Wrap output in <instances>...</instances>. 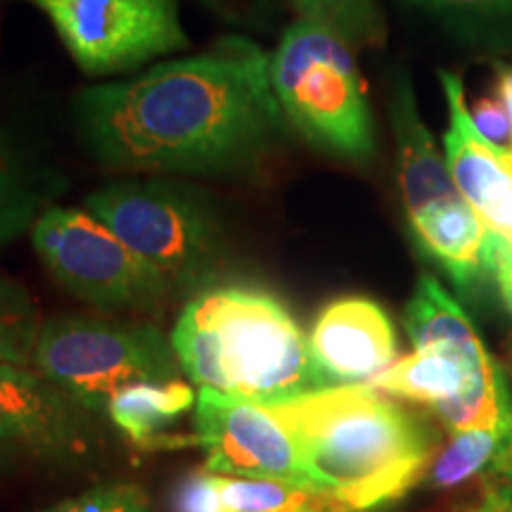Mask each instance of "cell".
I'll return each mask as SVG.
<instances>
[{"instance_id":"6da1fadb","label":"cell","mask_w":512,"mask_h":512,"mask_svg":"<svg viewBox=\"0 0 512 512\" xmlns=\"http://www.w3.org/2000/svg\"><path fill=\"white\" fill-rule=\"evenodd\" d=\"M74 119L100 164L181 176L254 169L285 126L271 55L245 38L88 88L74 100Z\"/></svg>"},{"instance_id":"7a4b0ae2","label":"cell","mask_w":512,"mask_h":512,"mask_svg":"<svg viewBox=\"0 0 512 512\" xmlns=\"http://www.w3.org/2000/svg\"><path fill=\"white\" fill-rule=\"evenodd\" d=\"M266 408L292 437L311 484L349 512L401 498L437 451L425 425L373 384H337Z\"/></svg>"},{"instance_id":"3957f363","label":"cell","mask_w":512,"mask_h":512,"mask_svg":"<svg viewBox=\"0 0 512 512\" xmlns=\"http://www.w3.org/2000/svg\"><path fill=\"white\" fill-rule=\"evenodd\" d=\"M171 342L192 382L259 406L330 387L297 320L280 299L261 290L211 287L195 294Z\"/></svg>"},{"instance_id":"277c9868","label":"cell","mask_w":512,"mask_h":512,"mask_svg":"<svg viewBox=\"0 0 512 512\" xmlns=\"http://www.w3.org/2000/svg\"><path fill=\"white\" fill-rule=\"evenodd\" d=\"M86 211L143 256L176 297L219 287L230 247L200 190L159 178L107 183L86 197Z\"/></svg>"},{"instance_id":"5b68a950","label":"cell","mask_w":512,"mask_h":512,"mask_svg":"<svg viewBox=\"0 0 512 512\" xmlns=\"http://www.w3.org/2000/svg\"><path fill=\"white\" fill-rule=\"evenodd\" d=\"M271 83L285 121L332 155L368 159L373 117L351 43L323 24L297 19L271 55Z\"/></svg>"},{"instance_id":"8992f818","label":"cell","mask_w":512,"mask_h":512,"mask_svg":"<svg viewBox=\"0 0 512 512\" xmlns=\"http://www.w3.org/2000/svg\"><path fill=\"white\" fill-rule=\"evenodd\" d=\"M31 366L95 415L131 384L181 380L174 342L157 325L55 316L38 332Z\"/></svg>"},{"instance_id":"52a82bcc","label":"cell","mask_w":512,"mask_h":512,"mask_svg":"<svg viewBox=\"0 0 512 512\" xmlns=\"http://www.w3.org/2000/svg\"><path fill=\"white\" fill-rule=\"evenodd\" d=\"M31 242L57 283L100 311L157 313L176 297L143 256L86 209L48 207Z\"/></svg>"},{"instance_id":"ba28073f","label":"cell","mask_w":512,"mask_h":512,"mask_svg":"<svg viewBox=\"0 0 512 512\" xmlns=\"http://www.w3.org/2000/svg\"><path fill=\"white\" fill-rule=\"evenodd\" d=\"M36 5L76 67L112 76L188 46L178 0H27Z\"/></svg>"},{"instance_id":"9c48e42d","label":"cell","mask_w":512,"mask_h":512,"mask_svg":"<svg viewBox=\"0 0 512 512\" xmlns=\"http://www.w3.org/2000/svg\"><path fill=\"white\" fill-rule=\"evenodd\" d=\"M195 439L207 451V470L216 475L311 484L290 434L254 401L200 387Z\"/></svg>"},{"instance_id":"30bf717a","label":"cell","mask_w":512,"mask_h":512,"mask_svg":"<svg viewBox=\"0 0 512 512\" xmlns=\"http://www.w3.org/2000/svg\"><path fill=\"white\" fill-rule=\"evenodd\" d=\"M93 411L34 366L0 363V446L74 465L100 444Z\"/></svg>"},{"instance_id":"8fae6325","label":"cell","mask_w":512,"mask_h":512,"mask_svg":"<svg viewBox=\"0 0 512 512\" xmlns=\"http://www.w3.org/2000/svg\"><path fill=\"white\" fill-rule=\"evenodd\" d=\"M309 349L330 387L361 384L394 363V325L373 299L342 297L318 313Z\"/></svg>"},{"instance_id":"7c38bea8","label":"cell","mask_w":512,"mask_h":512,"mask_svg":"<svg viewBox=\"0 0 512 512\" xmlns=\"http://www.w3.org/2000/svg\"><path fill=\"white\" fill-rule=\"evenodd\" d=\"M439 81L448 102V119H451L444 136L446 169L463 200L470 202L484 219L510 192L512 174L505 169L501 147L489 143L472 124L460 76L439 72Z\"/></svg>"},{"instance_id":"4fadbf2b","label":"cell","mask_w":512,"mask_h":512,"mask_svg":"<svg viewBox=\"0 0 512 512\" xmlns=\"http://www.w3.org/2000/svg\"><path fill=\"white\" fill-rule=\"evenodd\" d=\"M389 114L399 147V183L408 219L463 197L448 174L446 159L439 157L430 131L422 124L418 102L406 79L394 83Z\"/></svg>"},{"instance_id":"5bb4252c","label":"cell","mask_w":512,"mask_h":512,"mask_svg":"<svg viewBox=\"0 0 512 512\" xmlns=\"http://www.w3.org/2000/svg\"><path fill=\"white\" fill-rule=\"evenodd\" d=\"M494 366L486 351L472 356L456 349H415L411 356L384 368L370 384L384 394L434 406L463 394Z\"/></svg>"},{"instance_id":"9a60e30c","label":"cell","mask_w":512,"mask_h":512,"mask_svg":"<svg viewBox=\"0 0 512 512\" xmlns=\"http://www.w3.org/2000/svg\"><path fill=\"white\" fill-rule=\"evenodd\" d=\"M197 403V394L183 380L131 384L112 396L107 415L133 444L143 451L197 446L195 434H169L185 413Z\"/></svg>"},{"instance_id":"2e32d148","label":"cell","mask_w":512,"mask_h":512,"mask_svg":"<svg viewBox=\"0 0 512 512\" xmlns=\"http://www.w3.org/2000/svg\"><path fill=\"white\" fill-rule=\"evenodd\" d=\"M408 221L420 245L460 287L475 283L482 268H486V238L491 228L470 202L458 197L411 216Z\"/></svg>"},{"instance_id":"e0dca14e","label":"cell","mask_w":512,"mask_h":512,"mask_svg":"<svg viewBox=\"0 0 512 512\" xmlns=\"http://www.w3.org/2000/svg\"><path fill=\"white\" fill-rule=\"evenodd\" d=\"M403 320L415 349H456L472 356L486 351L470 318L432 275H420Z\"/></svg>"},{"instance_id":"ac0fdd59","label":"cell","mask_w":512,"mask_h":512,"mask_svg":"<svg viewBox=\"0 0 512 512\" xmlns=\"http://www.w3.org/2000/svg\"><path fill=\"white\" fill-rule=\"evenodd\" d=\"M55 192L41 171L0 138V247L34 228Z\"/></svg>"},{"instance_id":"d6986e66","label":"cell","mask_w":512,"mask_h":512,"mask_svg":"<svg viewBox=\"0 0 512 512\" xmlns=\"http://www.w3.org/2000/svg\"><path fill=\"white\" fill-rule=\"evenodd\" d=\"M216 489L226 512H349L325 489L283 479L216 475Z\"/></svg>"},{"instance_id":"ffe728a7","label":"cell","mask_w":512,"mask_h":512,"mask_svg":"<svg viewBox=\"0 0 512 512\" xmlns=\"http://www.w3.org/2000/svg\"><path fill=\"white\" fill-rule=\"evenodd\" d=\"M512 430H467L456 432L427 467V482L437 489H451L467 482L496 458L498 448Z\"/></svg>"},{"instance_id":"44dd1931","label":"cell","mask_w":512,"mask_h":512,"mask_svg":"<svg viewBox=\"0 0 512 512\" xmlns=\"http://www.w3.org/2000/svg\"><path fill=\"white\" fill-rule=\"evenodd\" d=\"M41 325L34 297L0 275V363L31 366Z\"/></svg>"},{"instance_id":"7402d4cb","label":"cell","mask_w":512,"mask_h":512,"mask_svg":"<svg viewBox=\"0 0 512 512\" xmlns=\"http://www.w3.org/2000/svg\"><path fill=\"white\" fill-rule=\"evenodd\" d=\"M309 22L323 24L351 46H377L384 41V22L375 0H290Z\"/></svg>"},{"instance_id":"603a6c76","label":"cell","mask_w":512,"mask_h":512,"mask_svg":"<svg viewBox=\"0 0 512 512\" xmlns=\"http://www.w3.org/2000/svg\"><path fill=\"white\" fill-rule=\"evenodd\" d=\"M43 512H150V505L138 486L110 484L57 503Z\"/></svg>"},{"instance_id":"cb8c5ba5","label":"cell","mask_w":512,"mask_h":512,"mask_svg":"<svg viewBox=\"0 0 512 512\" xmlns=\"http://www.w3.org/2000/svg\"><path fill=\"white\" fill-rule=\"evenodd\" d=\"M174 512H226L223 510L219 489H216V475L207 467L192 470L188 477L181 479L171 498Z\"/></svg>"},{"instance_id":"d4e9b609","label":"cell","mask_w":512,"mask_h":512,"mask_svg":"<svg viewBox=\"0 0 512 512\" xmlns=\"http://www.w3.org/2000/svg\"><path fill=\"white\" fill-rule=\"evenodd\" d=\"M472 124L477 126V131L494 143L501 150H510L512 147V124L510 114L505 110V105L498 98H479L470 110Z\"/></svg>"},{"instance_id":"484cf974","label":"cell","mask_w":512,"mask_h":512,"mask_svg":"<svg viewBox=\"0 0 512 512\" xmlns=\"http://www.w3.org/2000/svg\"><path fill=\"white\" fill-rule=\"evenodd\" d=\"M486 271H494L498 290L512 313V242L496 230L486 238Z\"/></svg>"},{"instance_id":"4316f807","label":"cell","mask_w":512,"mask_h":512,"mask_svg":"<svg viewBox=\"0 0 512 512\" xmlns=\"http://www.w3.org/2000/svg\"><path fill=\"white\" fill-rule=\"evenodd\" d=\"M430 10L460 12V15H505L512 12V0H413Z\"/></svg>"},{"instance_id":"83f0119b","label":"cell","mask_w":512,"mask_h":512,"mask_svg":"<svg viewBox=\"0 0 512 512\" xmlns=\"http://www.w3.org/2000/svg\"><path fill=\"white\" fill-rule=\"evenodd\" d=\"M484 223L496 233H501L503 238H510L512 235V188L508 195L503 197V202L498 204L494 211L484 216Z\"/></svg>"},{"instance_id":"f1b7e54d","label":"cell","mask_w":512,"mask_h":512,"mask_svg":"<svg viewBox=\"0 0 512 512\" xmlns=\"http://www.w3.org/2000/svg\"><path fill=\"white\" fill-rule=\"evenodd\" d=\"M496 72V98L505 105L512 124V67H508V64H496Z\"/></svg>"},{"instance_id":"f546056e","label":"cell","mask_w":512,"mask_h":512,"mask_svg":"<svg viewBox=\"0 0 512 512\" xmlns=\"http://www.w3.org/2000/svg\"><path fill=\"white\" fill-rule=\"evenodd\" d=\"M494 467H496V472H503V475L512 477V432L505 437L501 448H498V453L494 458Z\"/></svg>"},{"instance_id":"4dcf8cb0","label":"cell","mask_w":512,"mask_h":512,"mask_svg":"<svg viewBox=\"0 0 512 512\" xmlns=\"http://www.w3.org/2000/svg\"><path fill=\"white\" fill-rule=\"evenodd\" d=\"M463 512H503V508H501V501H498L496 496H491L484 505H477V508H470V510H463Z\"/></svg>"},{"instance_id":"1f68e13d","label":"cell","mask_w":512,"mask_h":512,"mask_svg":"<svg viewBox=\"0 0 512 512\" xmlns=\"http://www.w3.org/2000/svg\"><path fill=\"white\" fill-rule=\"evenodd\" d=\"M503 164H505V169L512 174V147L510 150H503Z\"/></svg>"},{"instance_id":"d6a6232c","label":"cell","mask_w":512,"mask_h":512,"mask_svg":"<svg viewBox=\"0 0 512 512\" xmlns=\"http://www.w3.org/2000/svg\"><path fill=\"white\" fill-rule=\"evenodd\" d=\"M202 3H207V5H216V8H221V5L230 3V0H202Z\"/></svg>"},{"instance_id":"836d02e7","label":"cell","mask_w":512,"mask_h":512,"mask_svg":"<svg viewBox=\"0 0 512 512\" xmlns=\"http://www.w3.org/2000/svg\"><path fill=\"white\" fill-rule=\"evenodd\" d=\"M5 463V446H0V467Z\"/></svg>"},{"instance_id":"e575fe53","label":"cell","mask_w":512,"mask_h":512,"mask_svg":"<svg viewBox=\"0 0 512 512\" xmlns=\"http://www.w3.org/2000/svg\"><path fill=\"white\" fill-rule=\"evenodd\" d=\"M501 508H503V512H512V505H508V503H503V501H501Z\"/></svg>"},{"instance_id":"d590c367","label":"cell","mask_w":512,"mask_h":512,"mask_svg":"<svg viewBox=\"0 0 512 512\" xmlns=\"http://www.w3.org/2000/svg\"><path fill=\"white\" fill-rule=\"evenodd\" d=\"M508 240H510V242H512V235H510V238H508Z\"/></svg>"}]
</instances>
